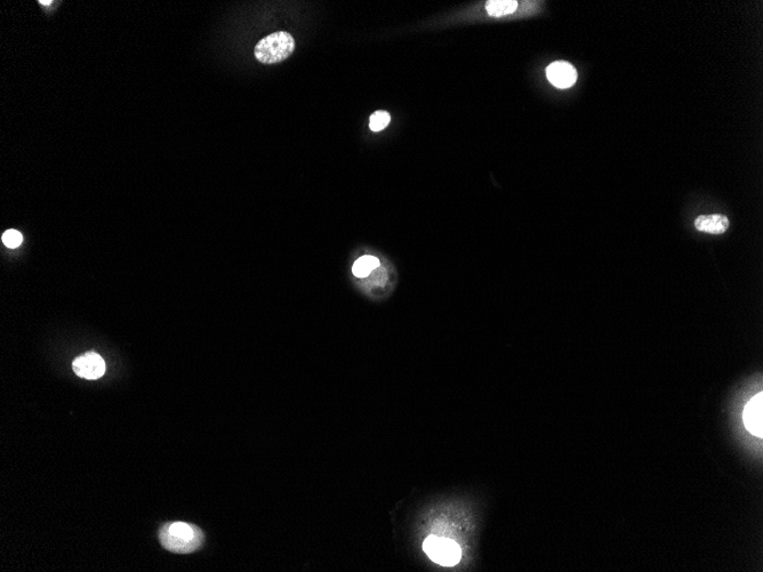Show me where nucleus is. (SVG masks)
Wrapping results in <instances>:
<instances>
[{
	"mask_svg": "<svg viewBox=\"0 0 763 572\" xmlns=\"http://www.w3.org/2000/svg\"><path fill=\"white\" fill-rule=\"evenodd\" d=\"M1 239H3L4 245L8 247V248H12V250L18 248L23 241L21 233L16 231V230H8V231L5 232Z\"/></svg>",
	"mask_w": 763,
	"mask_h": 572,
	"instance_id": "9b49d317",
	"label": "nucleus"
},
{
	"mask_svg": "<svg viewBox=\"0 0 763 572\" xmlns=\"http://www.w3.org/2000/svg\"><path fill=\"white\" fill-rule=\"evenodd\" d=\"M742 421L746 430L753 436L762 439L763 436V393L752 397L747 402L744 412H742Z\"/></svg>",
	"mask_w": 763,
	"mask_h": 572,
	"instance_id": "39448f33",
	"label": "nucleus"
},
{
	"mask_svg": "<svg viewBox=\"0 0 763 572\" xmlns=\"http://www.w3.org/2000/svg\"><path fill=\"white\" fill-rule=\"evenodd\" d=\"M39 3L42 4V5H49V4L52 3V1H44V0H40V1H39Z\"/></svg>",
	"mask_w": 763,
	"mask_h": 572,
	"instance_id": "f8f14e48",
	"label": "nucleus"
},
{
	"mask_svg": "<svg viewBox=\"0 0 763 572\" xmlns=\"http://www.w3.org/2000/svg\"><path fill=\"white\" fill-rule=\"evenodd\" d=\"M518 8L517 1L514 0H493L486 4V9L488 14L495 18H501L504 15L512 14Z\"/></svg>",
	"mask_w": 763,
	"mask_h": 572,
	"instance_id": "6e6552de",
	"label": "nucleus"
},
{
	"mask_svg": "<svg viewBox=\"0 0 763 572\" xmlns=\"http://www.w3.org/2000/svg\"><path fill=\"white\" fill-rule=\"evenodd\" d=\"M295 49V40L291 33L278 31L261 39L255 46V57L264 64L282 62L291 57Z\"/></svg>",
	"mask_w": 763,
	"mask_h": 572,
	"instance_id": "f03ea898",
	"label": "nucleus"
},
{
	"mask_svg": "<svg viewBox=\"0 0 763 572\" xmlns=\"http://www.w3.org/2000/svg\"><path fill=\"white\" fill-rule=\"evenodd\" d=\"M547 77L553 86L558 88H569L576 83L577 71L571 63L557 61L547 66Z\"/></svg>",
	"mask_w": 763,
	"mask_h": 572,
	"instance_id": "423d86ee",
	"label": "nucleus"
},
{
	"mask_svg": "<svg viewBox=\"0 0 763 572\" xmlns=\"http://www.w3.org/2000/svg\"><path fill=\"white\" fill-rule=\"evenodd\" d=\"M423 549L431 560L440 566H452L460 562V546L448 538L428 537L423 544Z\"/></svg>",
	"mask_w": 763,
	"mask_h": 572,
	"instance_id": "7ed1b4c3",
	"label": "nucleus"
},
{
	"mask_svg": "<svg viewBox=\"0 0 763 572\" xmlns=\"http://www.w3.org/2000/svg\"><path fill=\"white\" fill-rule=\"evenodd\" d=\"M390 122H391V117L389 113L386 111H376L371 116L369 127L373 132L383 131L384 128L388 127Z\"/></svg>",
	"mask_w": 763,
	"mask_h": 572,
	"instance_id": "9d476101",
	"label": "nucleus"
},
{
	"mask_svg": "<svg viewBox=\"0 0 763 572\" xmlns=\"http://www.w3.org/2000/svg\"><path fill=\"white\" fill-rule=\"evenodd\" d=\"M72 369L81 378L98 380L105 373V362L98 353L87 352L74 360Z\"/></svg>",
	"mask_w": 763,
	"mask_h": 572,
	"instance_id": "20e7f679",
	"label": "nucleus"
},
{
	"mask_svg": "<svg viewBox=\"0 0 763 572\" xmlns=\"http://www.w3.org/2000/svg\"><path fill=\"white\" fill-rule=\"evenodd\" d=\"M380 267V261L373 256H363L354 263V273L358 278H365L371 271Z\"/></svg>",
	"mask_w": 763,
	"mask_h": 572,
	"instance_id": "1a4fd4ad",
	"label": "nucleus"
},
{
	"mask_svg": "<svg viewBox=\"0 0 763 572\" xmlns=\"http://www.w3.org/2000/svg\"><path fill=\"white\" fill-rule=\"evenodd\" d=\"M730 223L728 217L720 214L712 215H701L695 221V226L698 231L710 233V235H722L729 228Z\"/></svg>",
	"mask_w": 763,
	"mask_h": 572,
	"instance_id": "0eeeda50",
	"label": "nucleus"
},
{
	"mask_svg": "<svg viewBox=\"0 0 763 572\" xmlns=\"http://www.w3.org/2000/svg\"><path fill=\"white\" fill-rule=\"evenodd\" d=\"M204 539L202 529L185 522L167 523L159 530V540L163 549L178 554L196 551L202 547Z\"/></svg>",
	"mask_w": 763,
	"mask_h": 572,
	"instance_id": "f257e3e1",
	"label": "nucleus"
}]
</instances>
